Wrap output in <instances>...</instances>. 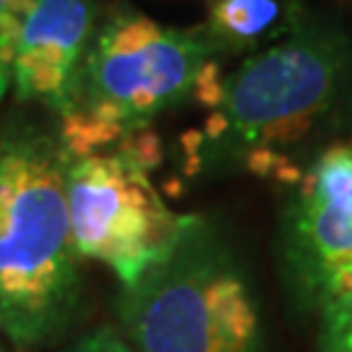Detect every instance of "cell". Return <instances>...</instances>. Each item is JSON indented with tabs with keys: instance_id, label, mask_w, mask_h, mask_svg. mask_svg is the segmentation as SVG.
Instances as JSON below:
<instances>
[{
	"instance_id": "4",
	"label": "cell",
	"mask_w": 352,
	"mask_h": 352,
	"mask_svg": "<svg viewBox=\"0 0 352 352\" xmlns=\"http://www.w3.org/2000/svg\"><path fill=\"white\" fill-rule=\"evenodd\" d=\"M212 45L199 29H173L141 11L113 13L91 39L81 68L78 107L120 139L151 128L157 115L193 97Z\"/></svg>"
},
{
	"instance_id": "8",
	"label": "cell",
	"mask_w": 352,
	"mask_h": 352,
	"mask_svg": "<svg viewBox=\"0 0 352 352\" xmlns=\"http://www.w3.org/2000/svg\"><path fill=\"white\" fill-rule=\"evenodd\" d=\"M206 6L201 32L214 58L264 50L302 24L298 0H206Z\"/></svg>"
},
{
	"instance_id": "2",
	"label": "cell",
	"mask_w": 352,
	"mask_h": 352,
	"mask_svg": "<svg viewBox=\"0 0 352 352\" xmlns=\"http://www.w3.org/2000/svg\"><path fill=\"white\" fill-rule=\"evenodd\" d=\"M350 78L352 55L344 37L327 26L300 24L227 76L204 131L183 136V170L188 175L225 173L253 151L287 157V146L334 113Z\"/></svg>"
},
{
	"instance_id": "14",
	"label": "cell",
	"mask_w": 352,
	"mask_h": 352,
	"mask_svg": "<svg viewBox=\"0 0 352 352\" xmlns=\"http://www.w3.org/2000/svg\"><path fill=\"white\" fill-rule=\"evenodd\" d=\"M0 352H3V350H0Z\"/></svg>"
},
{
	"instance_id": "12",
	"label": "cell",
	"mask_w": 352,
	"mask_h": 352,
	"mask_svg": "<svg viewBox=\"0 0 352 352\" xmlns=\"http://www.w3.org/2000/svg\"><path fill=\"white\" fill-rule=\"evenodd\" d=\"M68 352H139V350L120 331H115L110 327H100L97 331L81 337Z\"/></svg>"
},
{
	"instance_id": "7",
	"label": "cell",
	"mask_w": 352,
	"mask_h": 352,
	"mask_svg": "<svg viewBox=\"0 0 352 352\" xmlns=\"http://www.w3.org/2000/svg\"><path fill=\"white\" fill-rule=\"evenodd\" d=\"M91 29L94 6L89 0H34L13 58L16 100L37 102L60 120L74 113Z\"/></svg>"
},
{
	"instance_id": "10",
	"label": "cell",
	"mask_w": 352,
	"mask_h": 352,
	"mask_svg": "<svg viewBox=\"0 0 352 352\" xmlns=\"http://www.w3.org/2000/svg\"><path fill=\"white\" fill-rule=\"evenodd\" d=\"M32 3L34 0H0V102L11 87L16 45Z\"/></svg>"
},
{
	"instance_id": "13",
	"label": "cell",
	"mask_w": 352,
	"mask_h": 352,
	"mask_svg": "<svg viewBox=\"0 0 352 352\" xmlns=\"http://www.w3.org/2000/svg\"><path fill=\"white\" fill-rule=\"evenodd\" d=\"M222 89H225V78H222L219 60H206L204 68L199 71V78H196L193 97L199 100V104L214 110L219 104V100H222Z\"/></svg>"
},
{
	"instance_id": "6",
	"label": "cell",
	"mask_w": 352,
	"mask_h": 352,
	"mask_svg": "<svg viewBox=\"0 0 352 352\" xmlns=\"http://www.w3.org/2000/svg\"><path fill=\"white\" fill-rule=\"evenodd\" d=\"M279 251L289 287L311 311L352 266V141L327 146L302 170L282 212Z\"/></svg>"
},
{
	"instance_id": "11",
	"label": "cell",
	"mask_w": 352,
	"mask_h": 352,
	"mask_svg": "<svg viewBox=\"0 0 352 352\" xmlns=\"http://www.w3.org/2000/svg\"><path fill=\"white\" fill-rule=\"evenodd\" d=\"M118 151L126 154L128 160H133L136 164H141L146 173L157 170L162 164V139L151 128H139V131L126 133L118 141Z\"/></svg>"
},
{
	"instance_id": "3",
	"label": "cell",
	"mask_w": 352,
	"mask_h": 352,
	"mask_svg": "<svg viewBox=\"0 0 352 352\" xmlns=\"http://www.w3.org/2000/svg\"><path fill=\"white\" fill-rule=\"evenodd\" d=\"M120 334L139 352H261V321L232 245L186 214L170 251L118 292Z\"/></svg>"
},
{
	"instance_id": "5",
	"label": "cell",
	"mask_w": 352,
	"mask_h": 352,
	"mask_svg": "<svg viewBox=\"0 0 352 352\" xmlns=\"http://www.w3.org/2000/svg\"><path fill=\"white\" fill-rule=\"evenodd\" d=\"M65 204L81 258L104 264L120 287L157 264L186 222V214L164 204L149 173L118 149L68 157Z\"/></svg>"
},
{
	"instance_id": "1",
	"label": "cell",
	"mask_w": 352,
	"mask_h": 352,
	"mask_svg": "<svg viewBox=\"0 0 352 352\" xmlns=\"http://www.w3.org/2000/svg\"><path fill=\"white\" fill-rule=\"evenodd\" d=\"M58 131H0V337L34 350L65 337L84 302V258L65 204Z\"/></svg>"
},
{
	"instance_id": "9",
	"label": "cell",
	"mask_w": 352,
	"mask_h": 352,
	"mask_svg": "<svg viewBox=\"0 0 352 352\" xmlns=\"http://www.w3.org/2000/svg\"><path fill=\"white\" fill-rule=\"evenodd\" d=\"M314 311L318 314V352H352V279L329 289Z\"/></svg>"
}]
</instances>
